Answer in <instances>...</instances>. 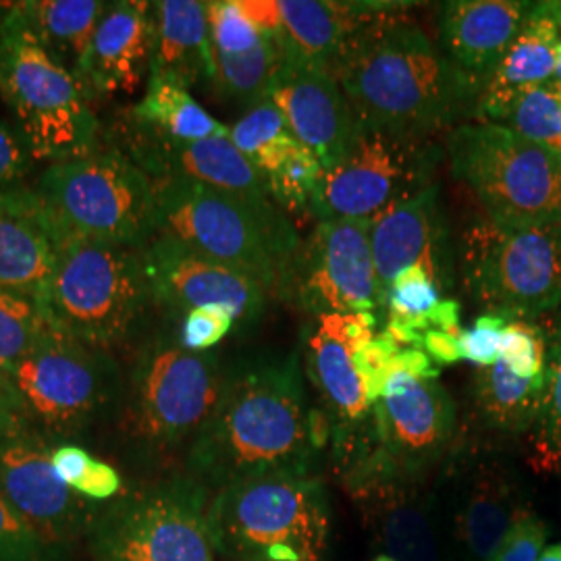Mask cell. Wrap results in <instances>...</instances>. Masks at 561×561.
I'll return each instance as SVG.
<instances>
[{
    "label": "cell",
    "instance_id": "cell-15",
    "mask_svg": "<svg viewBox=\"0 0 561 561\" xmlns=\"http://www.w3.org/2000/svg\"><path fill=\"white\" fill-rule=\"evenodd\" d=\"M285 300L306 314H377L385 321V298L370 248V222L319 221L301 241Z\"/></svg>",
    "mask_w": 561,
    "mask_h": 561
},
{
    "label": "cell",
    "instance_id": "cell-24",
    "mask_svg": "<svg viewBox=\"0 0 561 561\" xmlns=\"http://www.w3.org/2000/svg\"><path fill=\"white\" fill-rule=\"evenodd\" d=\"M533 2L451 0L439 4V50L482 90L520 32Z\"/></svg>",
    "mask_w": 561,
    "mask_h": 561
},
{
    "label": "cell",
    "instance_id": "cell-48",
    "mask_svg": "<svg viewBox=\"0 0 561 561\" xmlns=\"http://www.w3.org/2000/svg\"><path fill=\"white\" fill-rule=\"evenodd\" d=\"M92 460L94 458L78 443H62L53 447V454H50L55 472L59 474L60 481L67 482L71 489H76V484L83 479Z\"/></svg>",
    "mask_w": 561,
    "mask_h": 561
},
{
    "label": "cell",
    "instance_id": "cell-3",
    "mask_svg": "<svg viewBox=\"0 0 561 561\" xmlns=\"http://www.w3.org/2000/svg\"><path fill=\"white\" fill-rule=\"evenodd\" d=\"M154 181V236H167L259 280L285 300L301 238L275 202L245 201L187 180Z\"/></svg>",
    "mask_w": 561,
    "mask_h": 561
},
{
    "label": "cell",
    "instance_id": "cell-50",
    "mask_svg": "<svg viewBox=\"0 0 561 561\" xmlns=\"http://www.w3.org/2000/svg\"><path fill=\"white\" fill-rule=\"evenodd\" d=\"M20 416V403L7 373L0 370V439Z\"/></svg>",
    "mask_w": 561,
    "mask_h": 561
},
{
    "label": "cell",
    "instance_id": "cell-53",
    "mask_svg": "<svg viewBox=\"0 0 561 561\" xmlns=\"http://www.w3.org/2000/svg\"><path fill=\"white\" fill-rule=\"evenodd\" d=\"M375 561H398V560H396V558H391V556H389V553H381V556H377V558H375Z\"/></svg>",
    "mask_w": 561,
    "mask_h": 561
},
{
    "label": "cell",
    "instance_id": "cell-14",
    "mask_svg": "<svg viewBox=\"0 0 561 561\" xmlns=\"http://www.w3.org/2000/svg\"><path fill=\"white\" fill-rule=\"evenodd\" d=\"M456 433V405L439 379L391 375L381 400L373 405L370 439L352 470H382L419 481L424 470L442 460Z\"/></svg>",
    "mask_w": 561,
    "mask_h": 561
},
{
    "label": "cell",
    "instance_id": "cell-38",
    "mask_svg": "<svg viewBox=\"0 0 561 561\" xmlns=\"http://www.w3.org/2000/svg\"><path fill=\"white\" fill-rule=\"evenodd\" d=\"M500 362L518 379L530 381L547 373V335L533 321H512L503 331Z\"/></svg>",
    "mask_w": 561,
    "mask_h": 561
},
{
    "label": "cell",
    "instance_id": "cell-40",
    "mask_svg": "<svg viewBox=\"0 0 561 561\" xmlns=\"http://www.w3.org/2000/svg\"><path fill=\"white\" fill-rule=\"evenodd\" d=\"M547 335V398L542 408L541 442L545 456L561 463V310Z\"/></svg>",
    "mask_w": 561,
    "mask_h": 561
},
{
    "label": "cell",
    "instance_id": "cell-44",
    "mask_svg": "<svg viewBox=\"0 0 561 561\" xmlns=\"http://www.w3.org/2000/svg\"><path fill=\"white\" fill-rule=\"evenodd\" d=\"M547 542V526L533 512H524L514 520L503 537L497 551L489 561H537L541 558Z\"/></svg>",
    "mask_w": 561,
    "mask_h": 561
},
{
    "label": "cell",
    "instance_id": "cell-31",
    "mask_svg": "<svg viewBox=\"0 0 561 561\" xmlns=\"http://www.w3.org/2000/svg\"><path fill=\"white\" fill-rule=\"evenodd\" d=\"M125 117L171 140L229 138V127L208 115L187 88L162 78H148L146 94L125 113Z\"/></svg>",
    "mask_w": 561,
    "mask_h": 561
},
{
    "label": "cell",
    "instance_id": "cell-21",
    "mask_svg": "<svg viewBox=\"0 0 561 561\" xmlns=\"http://www.w3.org/2000/svg\"><path fill=\"white\" fill-rule=\"evenodd\" d=\"M271 101L324 171L347 154L360 134L362 125L331 71L285 59Z\"/></svg>",
    "mask_w": 561,
    "mask_h": 561
},
{
    "label": "cell",
    "instance_id": "cell-45",
    "mask_svg": "<svg viewBox=\"0 0 561 561\" xmlns=\"http://www.w3.org/2000/svg\"><path fill=\"white\" fill-rule=\"evenodd\" d=\"M510 321L497 314H481L470 329L461 331V358L477 368H489L500 362L503 331Z\"/></svg>",
    "mask_w": 561,
    "mask_h": 561
},
{
    "label": "cell",
    "instance_id": "cell-29",
    "mask_svg": "<svg viewBox=\"0 0 561 561\" xmlns=\"http://www.w3.org/2000/svg\"><path fill=\"white\" fill-rule=\"evenodd\" d=\"M518 493L502 470L484 466L472 479L460 512V539L470 558L489 561L520 516Z\"/></svg>",
    "mask_w": 561,
    "mask_h": 561
},
{
    "label": "cell",
    "instance_id": "cell-18",
    "mask_svg": "<svg viewBox=\"0 0 561 561\" xmlns=\"http://www.w3.org/2000/svg\"><path fill=\"white\" fill-rule=\"evenodd\" d=\"M379 322L377 314L368 312L322 314L306 347L308 377L321 396L341 460L370 433L373 403L364 393L354 352L377 335Z\"/></svg>",
    "mask_w": 561,
    "mask_h": 561
},
{
    "label": "cell",
    "instance_id": "cell-23",
    "mask_svg": "<svg viewBox=\"0 0 561 561\" xmlns=\"http://www.w3.org/2000/svg\"><path fill=\"white\" fill-rule=\"evenodd\" d=\"M157 36L154 2L121 0L106 4L81 69L90 101L136 94L150 78Z\"/></svg>",
    "mask_w": 561,
    "mask_h": 561
},
{
    "label": "cell",
    "instance_id": "cell-22",
    "mask_svg": "<svg viewBox=\"0 0 561 561\" xmlns=\"http://www.w3.org/2000/svg\"><path fill=\"white\" fill-rule=\"evenodd\" d=\"M65 236L38 190L0 192V289L42 301Z\"/></svg>",
    "mask_w": 561,
    "mask_h": 561
},
{
    "label": "cell",
    "instance_id": "cell-4",
    "mask_svg": "<svg viewBox=\"0 0 561 561\" xmlns=\"http://www.w3.org/2000/svg\"><path fill=\"white\" fill-rule=\"evenodd\" d=\"M215 549L250 561H319L329 502L310 468L261 472L217 489L208 503Z\"/></svg>",
    "mask_w": 561,
    "mask_h": 561
},
{
    "label": "cell",
    "instance_id": "cell-47",
    "mask_svg": "<svg viewBox=\"0 0 561 561\" xmlns=\"http://www.w3.org/2000/svg\"><path fill=\"white\" fill-rule=\"evenodd\" d=\"M73 491L90 502H115L117 497H123V477L115 466L94 458Z\"/></svg>",
    "mask_w": 561,
    "mask_h": 561
},
{
    "label": "cell",
    "instance_id": "cell-27",
    "mask_svg": "<svg viewBox=\"0 0 561 561\" xmlns=\"http://www.w3.org/2000/svg\"><path fill=\"white\" fill-rule=\"evenodd\" d=\"M280 30L275 34L285 59L333 71L343 48L382 4L333 0H277Z\"/></svg>",
    "mask_w": 561,
    "mask_h": 561
},
{
    "label": "cell",
    "instance_id": "cell-8",
    "mask_svg": "<svg viewBox=\"0 0 561 561\" xmlns=\"http://www.w3.org/2000/svg\"><path fill=\"white\" fill-rule=\"evenodd\" d=\"M456 180L502 225L561 222V152L502 123H461L445 140Z\"/></svg>",
    "mask_w": 561,
    "mask_h": 561
},
{
    "label": "cell",
    "instance_id": "cell-20",
    "mask_svg": "<svg viewBox=\"0 0 561 561\" xmlns=\"http://www.w3.org/2000/svg\"><path fill=\"white\" fill-rule=\"evenodd\" d=\"M113 148L152 180H187L236 194L250 202H273L261 171L229 138L171 140L152 134L125 115L113 129Z\"/></svg>",
    "mask_w": 561,
    "mask_h": 561
},
{
    "label": "cell",
    "instance_id": "cell-6",
    "mask_svg": "<svg viewBox=\"0 0 561 561\" xmlns=\"http://www.w3.org/2000/svg\"><path fill=\"white\" fill-rule=\"evenodd\" d=\"M0 92L38 161H76L96 152L101 123L81 81L36 38L20 2L0 11Z\"/></svg>",
    "mask_w": 561,
    "mask_h": 561
},
{
    "label": "cell",
    "instance_id": "cell-33",
    "mask_svg": "<svg viewBox=\"0 0 561 561\" xmlns=\"http://www.w3.org/2000/svg\"><path fill=\"white\" fill-rule=\"evenodd\" d=\"M213 55V85L221 99L248 108L271 99V90L285 62L283 48L275 36L266 34L259 46L241 55H221L215 50Z\"/></svg>",
    "mask_w": 561,
    "mask_h": 561
},
{
    "label": "cell",
    "instance_id": "cell-25",
    "mask_svg": "<svg viewBox=\"0 0 561 561\" xmlns=\"http://www.w3.org/2000/svg\"><path fill=\"white\" fill-rule=\"evenodd\" d=\"M560 38L561 2H533L520 32L486 81L474 117L503 125L528 92L553 80Z\"/></svg>",
    "mask_w": 561,
    "mask_h": 561
},
{
    "label": "cell",
    "instance_id": "cell-16",
    "mask_svg": "<svg viewBox=\"0 0 561 561\" xmlns=\"http://www.w3.org/2000/svg\"><path fill=\"white\" fill-rule=\"evenodd\" d=\"M53 445L18 416L0 439V493L42 541L60 549L90 537L106 510L76 493L50 461Z\"/></svg>",
    "mask_w": 561,
    "mask_h": 561
},
{
    "label": "cell",
    "instance_id": "cell-28",
    "mask_svg": "<svg viewBox=\"0 0 561 561\" xmlns=\"http://www.w3.org/2000/svg\"><path fill=\"white\" fill-rule=\"evenodd\" d=\"M157 36L150 78L194 88L215 78V55L208 32L206 2L161 0L154 2Z\"/></svg>",
    "mask_w": 561,
    "mask_h": 561
},
{
    "label": "cell",
    "instance_id": "cell-37",
    "mask_svg": "<svg viewBox=\"0 0 561 561\" xmlns=\"http://www.w3.org/2000/svg\"><path fill=\"white\" fill-rule=\"evenodd\" d=\"M322 173L324 169L319 159L301 144L300 148L273 173H268L264 181L271 198L280 210L310 215V206L319 190Z\"/></svg>",
    "mask_w": 561,
    "mask_h": 561
},
{
    "label": "cell",
    "instance_id": "cell-49",
    "mask_svg": "<svg viewBox=\"0 0 561 561\" xmlns=\"http://www.w3.org/2000/svg\"><path fill=\"white\" fill-rule=\"evenodd\" d=\"M460 337L461 333L458 335V333H449L442 329H433L422 335L421 350L437 366H451V364L463 360Z\"/></svg>",
    "mask_w": 561,
    "mask_h": 561
},
{
    "label": "cell",
    "instance_id": "cell-43",
    "mask_svg": "<svg viewBox=\"0 0 561 561\" xmlns=\"http://www.w3.org/2000/svg\"><path fill=\"white\" fill-rule=\"evenodd\" d=\"M401 350L403 347L400 343L387 331H379L364 347L354 352V366L358 370L364 393L373 405L381 400L385 385H387L389 364Z\"/></svg>",
    "mask_w": 561,
    "mask_h": 561
},
{
    "label": "cell",
    "instance_id": "cell-51",
    "mask_svg": "<svg viewBox=\"0 0 561 561\" xmlns=\"http://www.w3.org/2000/svg\"><path fill=\"white\" fill-rule=\"evenodd\" d=\"M537 561H561V541L558 545L547 547Z\"/></svg>",
    "mask_w": 561,
    "mask_h": 561
},
{
    "label": "cell",
    "instance_id": "cell-39",
    "mask_svg": "<svg viewBox=\"0 0 561 561\" xmlns=\"http://www.w3.org/2000/svg\"><path fill=\"white\" fill-rule=\"evenodd\" d=\"M206 18L210 44L215 53L221 55H241L261 44L266 34L254 25L238 0H215L206 2Z\"/></svg>",
    "mask_w": 561,
    "mask_h": 561
},
{
    "label": "cell",
    "instance_id": "cell-46",
    "mask_svg": "<svg viewBox=\"0 0 561 561\" xmlns=\"http://www.w3.org/2000/svg\"><path fill=\"white\" fill-rule=\"evenodd\" d=\"M30 159H34L20 134L0 123V192L21 187L30 173Z\"/></svg>",
    "mask_w": 561,
    "mask_h": 561
},
{
    "label": "cell",
    "instance_id": "cell-36",
    "mask_svg": "<svg viewBox=\"0 0 561 561\" xmlns=\"http://www.w3.org/2000/svg\"><path fill=\"white\" fill-rule=\"evenodd\" d=\"M528 140L561 152V81H547L522 99L503 123Z\"/></svg>",
    "mask_w": 561,
    "mask_h": 561
},
{
    "label": "cell",
    "instance_id": "cell-13",
    "mask_svg": "<svg viewBox=\"0 0 561 561\" xmlns=\"http://www.w3.org/2000/svg\"><path fill=\"white\" fill-rule=\"evenodd\" d=\"M445 146L437 138L364 129L347 154L322 173L310 206L317 221H370L435 183Z\"/></svg>",
    "mask_w": 561,
    "mask_h": 561
},
{
    "label": "cell",
    "instance_id": "cell-35",
    "mask_svg": "<svg viewBox=\"0 0 561 561\" xmlns=\"http://www.w3.org/2000/svg\"><path fill=\"white\" fill-rule=\"evenodd\" d=\"M53 329L41 300L0 289V370H9Z\"/></svg>",
    "mask_w": 561,
    "mask_h": 561
},
{
    "label": "cell",
    "instance_id": "cell-19",
    "mask_svg": "<svg viewBox=\"0 0 561 561\" xmlns=\"http://www.w3.org/2000/svg\"><path fill=\"white\" fill-rule=\"evenodd\" d=\"M370 248L382 298L389 285L410 266H422L442 296L451 294L456 273V241L443 210L439 181L419 194L396 202L370 219Z\"/></svg>",
    "mask_w": 561,
    "mask_h": 561
},
{
    "label": "cell",
    "instance_id": "cell-32",
    "mask_svg": "<svg viewBox=\"0 0 561 561\" xmlns=\"http://www.w3.org/2000/svg\"><path fill=\"white\" fill-rule=\"evenodd\" d=\"M547 398V373L524 381L514 377L502 362L479 368L474 377V403L482 422L500 433L520 435L541 421Z\"/></svg>",
    "mask_w": 561,
    "mask_h": 561
},
{
    "label": "cell",
    "instance_id": "cell-10",
    "mask_svg": "<svg viewBox=\"0 0 561 561\" xmlns=\"http://www.w3.org/2000/svg\"><path fill=\"white\" fill-rule=\"evenodd\" d=\"M225 370L219 356L187 352L169 331L144 341L123 405L129 442L148 456L194 442L219 401Z\"/></svg>",
    "mask_w": 561,
    "mask_h": 561
},
{
    "label": "cell",
    "instance_id": "cell-2",
    "mask_svg": "<svg viewBox=\"0 0 561 561\" xmlns=\"http://www.w3.org/2000/svg\"><path fill=\"white\" fill-rule=\"evenodd\" d=\"M314 449L298 354H262L225 370L219 401L190 443L187 468L217 491L261 472L310 468Z\"/></svg>",
    "mask_w": 561,
    "mask_h": 561
},
{
    "label": "cell",
    "instance_id": "cell-42",
    "mask_svg": "<svg viewBox=\"0 0 561 561\" xmlns=\"http://www.w3.org/2000/svg\"><path fill=\"white\" fill-rule=\"evenodd\" d=\"M236 327L238 319L225 308H196L181 317L178 341L187 352L206 354L219 345Z\"/></svg>",
    "mask_w": 561,
    "mask_h": 561
},
{
    "label": "cell",
    "instance_id": "cell-11",
    "mask_svg": "<svg viewBox=\"0 0 561 561\" xmlns=\"http://www.w3.org/2000/svg\"><path fill=\"white\" fill-rule=\"evenodd\" d=\"M38 192L85 240L141 250L157 233L154 181L115 148L48 167Z\"/></svg>",
    "mask_w": 561,
    "mask_h": 561
},
{
    "label": "cell",
    "instance_id": "cell-9",
    "mask_svg": "<svg viewBox=\"0 0 561 561\" xmlns=\"http://www.w3.org/2000/svg\"><path fill=\"white\" fill-rule=\"evenodd\" d=\"M4 373L18 396L21 419L53 447L88 435L123 398V377L113 354L92 350L57 329Z\"/></svg>",
    "mask_w": 561,
    "mask_h": 561
},
{
    "label": "cell",
    "instance_id": "cell-17",
    "mask_svg": "<svg viewBox=\"0 0 561 561\" xmlns=\"http://www.w3.org/2000/svg\"><path fill=\"white\" fill-rule=\"evenodd\" d=\"M154 306L183 317L196 308H225L241 327L261 321L271 294L259 280L213 261L181 241L154 236L140 250Z\"/></svg>",
    "mask_w": 561,
    "mask_h": 561
},
{
    "label": "cell",
    "instance_id": "cell-41",
    "mask_svg": "<svg viewBox=\"0 0 561 561\" xmlns=\"http://www.w3.org/2000/svg\"><path fill=\"white\" fill-rule=\"evenodd\" d=\"M57 553L59 549L42 541L0 493V561H55Z\"/></svg>",
    "mask_w": 561,
    "mask_h": 561
},
{
    "label": "cell",
    "instance_id": "cell-34",
    "mask_svg": "<svg viewBox=\"0 0 561 561\" xmlns=\"http://www.w3.org/2000/svg\"><path fill=\"white\" fill-rule=\"evenodd\" d=\"M229 140L261 171L262 178L273 173L301 146L271 99L248 108L241 119L229 127Z\"/></svg>",
    "mask_w": 561,
    "mask_h": 561
},
{
    "label": "cell",
    "instance_id": "cell-52",
    "mask_svg": "<svg viewBox=\"0 0 561 561\" xmlns=\"http://www.w3.org/2000/svg\"><path fill=\"white\" fill-rule=\"evenodd\" d=\"M556 80L561 81V38L556 50Z\"/></svg>",
    "mask_w": 561,
    "mask_h": 561
},
{
    "label": "cell",
    "instance_id": "cell-30",
    "mask_svg": "<svg viewBox=\"0 0 561 561\" xmlns=\"http://www.w3.org/2000/svg\"><path fill=\"white\" fill-rule=\"evenodd\" d=\"M20 7L42 46L80 80L106 4L96 0H42L20 2Z\"/></svg>",
    "mask_w": 561,
    "mask_h": 561
},
{
    "label": "cell",
    "instance_id": "cell-7",
    "mask_svg": "<svg viewBox=\"0 0 561 561\" xmlns=\"http://www.w3.org/2000/svg\"><path fill=\"white\" fill-rule=\"evenodd\" d=\"M456 273L463 294L484 314L535 321L561 304V222H468L456 241Z\"/></svg>",
    "mask_w": 561,
    "mask_h": 561
},
{
    "label": "cell",
    "instance_id": "cell-26",
    "mask_svg": "<svg viewBox=\"0 0 561 561\" xmlns=\"http://www.w3.org/2000/svg\"><path fill=\"white\" fill-rule=\"evenodd\" d=\"M345 486L391 558L439 560L435 533L414 479L391 472H358L345 477Z\"/></svg>",
    "mask_w": 561,
    "mask_h": 561
},
{
    "label": "cell",
    "instance_id": "cell-12",
    "mask_svg": "<svg viewBox=\"0 0 561 561\" xmlns=\"http://www.w3.org/2000/svg\"><path fill=\"white\" fill-rule=\"evenodd\" d=\"M208 486L173 477L106 503L90 542L96 561H215Z\"/></svg>",
    "mask_w": 561,
    "mask_h": 561
},
{
    "label": "cell",
    "instance_id": "cell-5",
    "mask_svg": "<svg viewBox=\"0 0 561 561\" xmlns=\"http://www.w3.org/2000/svg\"><path fill=\"white\" fill-rule=\"evenodd\" d=\"M42 306L57 331L92 350L115 354L131 345L154 306L140 250L67 229Z\"/></svg>",
    "mask_w": 561,
    "mask_h": 561
},
{
    "label": "cell",
    "instance_id": "cell-1",
    "mask_svg": "<svg viewBox=\"0 0 561 561\" xmlns=\"http://www.w3.org/2000/svg\"><path fill=\"white\" fill-rule=\"evenodd\" d=\"M364 129L437 138L474 117L482 88L445 59L421 25L382 4L331 71Z\"/></svg>",
    "mask_w": 561,
    "mask_h": 561
}]
</instances>
